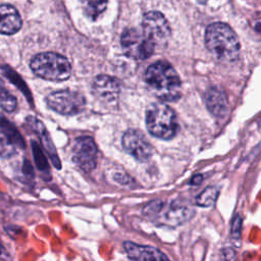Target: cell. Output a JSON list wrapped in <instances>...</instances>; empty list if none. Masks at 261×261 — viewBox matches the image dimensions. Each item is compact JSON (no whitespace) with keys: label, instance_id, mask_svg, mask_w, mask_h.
<instances>
[{"label":"cell","instance_id":"cell-10","mask_svg":"<svg viewBox=\"0 0 261 261\" xmlns=\"http://www.w3.org/2000/svg\"><path fill=\"white\" fill-rule=\"evenodd\" d=\"M149 214H153L158 211L163 212L162 218L160 219H163V221L169 225H178L185 221H188L191 217H193L195 212L193 207L184 202H172L165 210L163 209V205L160 203L159 205H154V207L149 205Z\"/></svg>","mask_w":261,"mask_h":261},{"label":"cell","instance_id":"cell-22","mask_svg":"<svg viewBox=\"0 0 261 261\" xmlns=\"http://www.w3.org/2000/svg\"><path fill=\"white\" fill-rule=\"evenodd\" d=\"M241 224H242L241 218L239 216H236V218L232 220V223H231V236L233 238H239L241 232Z\"/></svg>","mask_w":261,"mask_h":261},{"label":"cell","instance_id":"cell-14","mask_svg":"<svg viewBox=\"0 0 261 261\" xmlns=\"http://www.w3.org/2000/svg\"><path fill=\"white\" fill-rule=\"evenodd\" d=\"M206 105L208 110L215 116L221 117L227 110V99L224 92L216 87L209 89L206 93Z\"/></svg>","mask_w":261,"mask_h":261},{"label":"cell","instance_id":"cell-21","mask_svg":"<svg viewBox=\"0 0 261 261\" xmlns=\"http://www.w3.org/2000/svg\"><path fill=\"white\" fill-rule=\"evenodd\" d=\"M34 145V154H35V159L37 162V165L40 169H48V164H47V160L45 158V156L43 155L42 151L40 150L39 146L36 143H33Z\"/></svg>","mask_w":261,"mask_h":261},{"label":"cell","instance_id":"cell-6","mask_svg":"<svg viewBox=\"0 0 261 261\" xmlns=\"http://www.w3.org/2000/svg\"><path fill=\"white\" fill-rule=\"evenodd\" d=\"M46 102L52 110L62 115L77 114L86 104L83 95L69 90H61L49 94Z\"/></svg>","mask_w":261,"mask_h":261},{"label":"cell","instance_id":"cell-9","mask_svg":"<svg viewBox=\"0 0 261 261\" xmlns=\"http://www.w3.org/2000/svg\"><path fill=\"white\" fill-rule=\"evenodd\" d=\"M121 143L124 151L138 161H147L152 155V146L140 130L128 129L124 133Z\"/></svg>","mask_w":261,"mask_h":261},{"label":"cell","instance_id":"cell-20","mask_svg":"<svg viewBox=\"0 0 261 261\" xmlns=\"http://www.w3.org/2000/svg\"><path fill=\"white\" fill-rule=\"evenodd\" d=\"M15 153L14 143L7 137H0V156L10 157Z\"/></svg>","mask_w":261,"mask_h":261},{"label":"cell","instance_id":"cell-16","mask_svg":"<svg viewBox=\"0 0 261 261\" xmlns=\"http://www.w3.org/2000/svg\"><path fill=\"white\" fill-rule=\"evenodd\" d=\"M86 15L95 20L106 9L108 0H81Z\"/></svg>","mask_w":261,"mask_h":261},{"label":"cell","instance_id":"cell-18","mask_svg":"<svg viewBox=\"0 0 261 261\" xmlns=\"http://www.w3.org/2000/svg\"><path fill=\"white\" fill-rule=\"evenodd\" d=\"M218 196V189L216 187H209L205 189L196 199L197 205L201 207H210L212 206Z\"/></svg>","mask_w":261,"mask_h":261},{"label":"cell","instance_id":"cell-13","mask_svg":"<svg viewBox=\"0 0 261 261\" xmlns=\"http://www.w3.org/2000/svg\"><path fill=\"white\" fill-rule=\"evenodd\" d=\"M123 248L130 259L134 260H167L161 251L150 246H141L132 242H125Z\"/></svg>","mask_w":261,"mask_h":261},{"label":"cell","instance_id":"cell-19","mask_svg":"<svg viewBox=\"0 0 261 261\" xmlns=\"http://www.w3.org/2000/svg\"><path fill=\"white\" fill-rule=\"evenodd\" d=\"M0 126L3 128L4 134L6 135V137L11 140L14 144L20 146V148H24L25 144L22 141L21 136L19 135V133L13 127L12 124L9 123V121H7L5 118L0 117Z\"/></svg>","mask_w":261,"mask_h":261},{"label":"cell","instance_id":"cell-7","mask_svg":"<svg viewBox=\"0 0 261 261\" xmlns=\"http://www.w3.org/2000/svg\"><path fill=\"white\" fill-rule=\"evenodd\" d=\"M142 31L155 47L164 46L170 37L169 24L158 11H150L143 16Z\"/></svg>","mask_w":261,"mask_h":261},{"label":"cell","instance_id":"cell-12","mask_svg":"<svg viewBox=\"0 0 261 261\" xmlns=\"http://www.w3.org/2000/svg\"><path fill=\"white\" fill-rule=\"evenodd\" d=\"M21 28L18 11L9 4L0 5V34L13 35Z\"/></svg>","mask_w":261,"mask_h":261},{"label":"cell","instance_id":"cell-8","mask_svg":"<svg viewBox=\"0 0 261 261\" xmlns=\"http://www.w3.org/2000/svg\"><path fill=\"white\" fill-rule=\"evenodd\" d=\"M72 160L81 169L91 171L96 167L98 149L92 138H77L72 147Z\"/></svg>","mask_w":261,"mask_h":261},{"label":"cell","instance_id":"cell-17","mask_svg":"<svg viewBox=\"0 0 261 261\" xmlns=\"http://www.w3.org/2000/svg\"><path fill=\"white\" fill-rule=\"evenodd\" d=\"M0 106L7 112L14 111L17 106L16 98L6 90L4 83L2 82L1 79H0Z\"/></svg>","mask_w":261,"mask_h":261},{"label":"cell","instance_id":"cell-4","mask_svg":"<svg viewBox=\"0 0 261 261\" xmlns=\"http://www.w3.org/2000/svg\"><path fill=\"white\" fill-rule=\"evenodd\" d=\"M146 125L149 133L159 139L169 140L177 130L173 110L163 103H154L146 111Z\"/></svg>","mask_w":261,"mask_h":261},{"label":"cell","instance_id":"cell-23","mask_svg":"<svg viewBox=\"0 0 261 261\" xmlns=\"http://www.w3.org/2000/svg\"><path fill=\"white\" fill-rule=\"evenodd\" d=\"M202 181V175H195L194 177H193V179L191 180V184H193V185H199L200 182Z\"/></svg>","mask_w":261,"mask_h":261},{"label":"cell","instance_id":"cell-11","mask_svg":"<svg viewBox=\"0 0 261 261\" xmlns=\"http://www.w3.org/2000/svg\"><path fill=\"white\" fill-rule=\"evenodd\" d=\"M94 95L103 102H113L117 99L120 91L119 82L109 75H98L93 82Z\"/></svg>","mask_w":261,"mask_h":261},{"label":"cell","instance_id":"cell-3","mask_svg":"<svg viewBox=\"0 0 261 261\" xmlns=\"http://www.w3.org/2000/svg\"><path fill=\"white\" fill-rule=\"evenodd\" d=\"M31 68L36 75L53 82L64 81L69 77L71 72L68 60L54 52L37 54L31 61Z\"/></svg>","mask_w":261,"mask_h":261},{"label":"cell","instance_id":"cell-5","mask_svg":"<svg viewBox=\"0 0 261 261\" xmlns=\"http://www.w3.org/2000/svg\"><path fill=\"white\" fill-rule=\"evenodd\" d=\"M120 42L125 55L137 60L147 59L156 48L142 30L133 28L124 30Z\"/></svg>","mask_w":261,"mask_h":261},{"label":"cell","instance_id":"cell-15","mask_svg":"<svg viewBox=\"0 0 261 261\" xmlns=\"http://www.w3.org/2000/svg\"><path fill=\"white\" fill-rule=\"evenodd\" d=\"M27 120H28V123L32 126V128H34L35 132H37L38 135L42 138L43 144H44L46 150L48 151L49 155L51 156V159H52L54 165L59 168V167H60V164H59L60 162H59L58 158H56L57 155H56V152H55V148H54V146H53V144H52V142H51V140H50V137H49L48 134L46 133V128H45V126L43 125L42 121L38 120V119L35 118V117H28Z\"/></svg>","mask_w":261,"mask_h":261},{"label":"cell","instance_id":"cell-1","mask_svg":"<svg viewBox=\"0 0 261 261\" xmlns=\"http://www.w3.org/2000/svg\"><path fill=\"white\" fill-rule=\"evenodd\" d=\"M145 81L162 101L172 102L180 96L179 77L174 68L166 61H157L151 64L146 70Z\"/></svg>","mask_w":261,"mask_h":261},{"label":"cell","instance_id":"cell-2","mask_svg":"<svg viewBox=\"0 0 261 261\" xmlns=\"http://www.w3.org/2000/svg\"><path fill=\"white\" fill-rule=\"evenodd\" d=\"M205 45L222 62H232L240 55L239 39L230 27L223 22L211 23L206 29Z\"/></svg>","mask_w":261,"mask_h":261}]
</instances>
